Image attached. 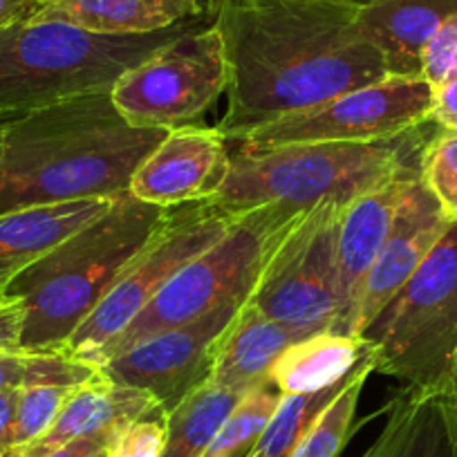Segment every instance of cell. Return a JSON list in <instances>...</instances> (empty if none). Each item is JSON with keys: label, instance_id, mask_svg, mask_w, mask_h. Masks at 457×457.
<instances>
[{"label": "cell", "instance_id": "6da1fadb", "mask_svg": "<svg viewBox=\"0 0 457 457\" xmlns=\"http://www.w3.org/2000/svg\"><path fill=\"white\" fill-rule=\"evenodd\" d=\"M357 0H215L227 61V142L296 110L390 77L361 34Z\"/></svg>", "mask_w": 457, "mask_h": 457}, {"label": "cell", "instance_id": "7a4b0ae2", "mask_svg": "<svg viewBox=\"0 0 457 457\" xmlns=\"http://www.w3.org/2000/svg\"><path fill=\"white\" fill-rule=\"evenodd\" d=\"M166 133L130 126L110 87L10 121L0 137V215L126 195L135 170Z\"/></svg>", "mask_w": 457, "mask_h": 457}, {"label": "cell", "instance_id": "3957f363", "mask_svg": "<svg viewBox=\"0 0 457 457\" xmlns=\"http://www.w3.org/2000/svg\"><path fill=\"white\" fill-rule=\"evenodd\" d=\"M164 213L166 209L126 193L21 271L7 287L25 307L21 348H63L151 238Z\"/></svg>", "mask_w": 457, "mask_h": 457}, {"label": "cell", "instance_id": "277c9868", "mask_svg": "<svg viewBox=\"0 0 457 457\" xmlns=\"http://www.w3.org/2000/svg\"><path fill=\"white\" fill-rule=\"evenodd\" d=\"M437 124L426 121L402 137L370 144H289L231 155L228 173L211 200L227 215L262 204L310 211L320 204L345 206L363 193L420 164Z\"/></svg>", "mask_w": 457, "mask_h": 457}, {"label": "cell", "instance_id": "5b68a950", "mask_svg": "<svg viewBox=\"0 0 457 457\" xmlns=\"http://www.w3.org/2000/svg\"><path fill=\"white\" fill-rule=\"evenodd\" d=\"M206 16L139 37H105L29 19L0 32V124L112 83Z\"/></svg>", "mask_w": 457, "mask_h": 457}, {"label": "cell", "instance_id": "8992f818", "mask_svg": "<svg viewBox=\"0 0 457 457\" xmlns=\"http://www.w3.org/2000/svg\"><path fill=\"white\" fill-rule=\"evenodd\" d=\"M375 372L417 395H453L457 381V222L361 332Z\"/></svg>", "mask_w": 457, "mask_h": 457}, {"label": "cell", "instance_id": "52a82bcc", "mask_svg": "<svg viewBox=\"0 0 457 457\" xmlns=\"http://www.w3.org/2000/svg\"><path fill=\"white\" fill-rule=\"evenodd\" d=\"M303 213L307 211L274 202L236 215L218 243L175 271L137 319L101 353L96 366L142 338L191 323L227 303L247 301L265 262Z\"/></svg>", "mask_w": 457, "mask_h": 457}, {"label": "cell", "instance_id": "ba28073f", "mask_svg": "<svg viewBox=\"0 0 457 457\" xmlns=\"http://www.w3.org/2000/svg\"><path fill=\"white\" fill-rule=\"evenodd\" d=\"M234 218L206 200L166 209L151 238L61 350L96 366L101 353L137 319L175 271L218 243Z\"/></svg>", "mask_w": 457, "mask_h": 457}, {"label": "cell", "instance_id": "9c48e42d", "mask_svg": "<svg viewBox=\"0 0 457 457\" xmlns=\"http://www.w3.org/2000/svg\"><path fill=\"white\" fill-rule=\"evenodd\" d=\"M222 38L211 16L126 70L110 87L114 108L135 129L195 124L227 92Z\"/></svg>", "mask_w": 457, "mask_h": 457}, {"label": "cell", "instance_id": "30bf717a", "mask_svg": "<svg viewBox=\"0 0 457 457\" xmlns=\"http://www.w3.org/2000/svg\"><path fill=\"white\" fill-rule=\"evenodd\" d=\"M430 112L433 86L424 77L390 74L258 126L236 144L247 151L289 144H370L420 129L430 121Z\"/></svg>", "mask_w": 457, "mask_h": 457}, {"label": "cell", "instance_id": "8fae6325", "mask_svg": "<svg viewBox=\"0 0 457 457\" xmlns=\"http://www.w3.org/2000/svg\"><path fill=\"white\" fill-rule=\"evenodd\" d=\"M338 204L303 213L262 267L249 305L292 329L298 338L334 329L338 316Z\"/></svg>", "mask_w": 457, "mask_h": 457}, {"label": "cell", "instance_id": "7c38bea8", "mask_svg": "<svg viewBox=\"0 0 457 457\" xmlns=\"http://www.w3.org/2000/svg\"><path fill=\"white\" fill-rule=\"evenodd\" d=\"M243 303H227L191 323L142 338L105 359L101 372L114 384L151 393L164 412L173 411L191 390L209 381L215 343Z\"/></svg>", "mask_w": 457, "mask_h": 457}, {"label": "cell", "instance_id": "4fadbf2b", "mask_svg": "<svg viewBox=\"0 0 457 457\" xmlns=\"http://www.w3.org/2000/svg\"><path fill=\"white\" fill-rule=\"evenodd\" d=\"M231 164L228 142L218 129L188 124L169 130L139 164L129 193L160 209L211 200Z\"/></svg>", "mask_w": 457, "mask_h": 457}, {"label": "cell", "instance_id": "5bb4252c", "mask_svg": "<svg viewBox=\"0 0 457 457\" xmlns=\"http://www.w3.org/2000/svg\"><path fill=\"white\" fill-rule=\"evenodd\" d=\"M420 170L421 162L341 209L337 234L338 316L332 332L343 337H359L357 316L366 283L390 234L403 188L408 179Z\"/></svg>", "mask_w": 457, "mask_h": 457}, {"label": "cell", "instance_id": "9a60e30c", "mask_svg": "<svg viewBox=\"0 0 457 457\" xmlns=\"http://www.w3.org/2000/svg\"><path fill=\"white\" fill-rule=\"evenodd\" d=\"M448 227L451 220L439 206L437 197L424 184L420 170L408 179L403 188L390 234L366 283L357 316L359 337L420 270Z\"/></svg>", "mask_w": 457, "mask_h": 457}, {"label": "cell", "instance_id": "2e32d148", "mask_svg": "<svg viewBox=\"0 0 457 457\" xmlns=\"http://www.w3.org/2000/svg\"><path fill=\"white\" fill-rule=\"evenodd\" d=\"M160 411L164 408L151 393L114 384L101 372L96 379L74 388L59 420L38 442L7 457H43L70 439L117 435L124 426Z\"/></svg>", "mask_w": 457, "mask_h": 457}, {"label": "cell", "instance_id": "e0dca14e", "mask_svg": "<svg viewBox=\"0 0 457 457\" xmlns=\"http://www.w3.org/2000/svg\"><path fill=\"white\" fill-rule=\"evenodd\" d=\"M457 0H372L359 7L363 37L381 52L388 74L421 77V52L448 19Z\"/></svg>", "mask_w": 457, "mask_h": 457}, {"label": "cell", "instance_id": "ac0fdd59", "mask_svg": "<svg viewBox=\"0 0 457 457\" xmlns=\"http://www.w3.org/2000/svg\"><path fill=\"white\" fill-rule=\"evenodd\" d=\"M296 341L292 329L245 301L215 343L209 381L238 393L271 384V368Z\"/></svg>", "mask_w": 457, "mask_h": 457}, {"label": "cell", "instance_id": "d6986e66", "mask_svg": "<svg viewBox=\"0 0 457 457\" xmlns=\"http://www.w3.org/2000/svg\"><path fill=\"white\" fill-rule=\"evenodd\" d=\"M114 200L61 202L0 215V296L21 271L99 218Z\"/></svg>", "mask_w": 457, "mask_h": 457}, {"label": "cell", "instance_id": "ffe728a7", "mask_svg": "<svg viewBox=\"0 0 457 457\" xmlns=\"http://www.w3.org/2000/svg\"><path fill=\"white\" fill-rule=\"evenodd\" d=\"M209 14V0H50L37 21H59L105 37H139Z\"/></svg>", "mask_w": 457, "mask_h": 457}, {"label": "cell", "instance_id": "44dd1931", "mask_svg": "<svg viewBox=\"0 0 457 457\" xmlns=\"http://www.w3.org/2000/svg\"><path fill=\"white\" fill-rule=\"evenodd\" d=\"M363 457H457V420L451 395L399 390L388 420Z\"/></svg>", "mask_w": 457, "mask_h": 457}, {"label": "cell", "instance_id": "7402d4cb", "mask_svg": "<svg viewBox=\"0 0 457 457\" xmlns=\"http://www.w3.org/2000/svg\"><path fill=\"white\" fill-rule=\"evenodd\" d=\"M372 350L363 337H343L325 329L298 338L271 368V386L280 395H312L348 379Z\"/></svg>", "mask_w": 457, "mask_h": 457}, {"label": "cell", "instance_id": "603a6c76", "mask_svg": "<svg viewBox=\"0 0 457 457\" xmlns=\"http://www.w3.org/2000/svg\"><path fill=\"white\" fill-rule=\"evenodd\" d=\"M245 393L204 381L166 412V446L160 457H202Z\"/></svg>", "mask_w": 457, "mask_h": 457}, {"label": "cell", "instance_id": "cb8c5ba5", "mask_svg": "<svg viewBox=\"0 0 457 457\" xmlns=\"http://www.w3.org/2000/svg\"><path fill=\"white\" fill-rule=\"evenodd\" d=\"M375 366L377 354L372 348L361 359V363L350 372L337 397L307 426L289 457H338V453L343 451V446L348 444L350 435H353L359 399H361L368 377L375 372Z\"/></svg>", "mask_w": 457, "mask_h": 457}, {"label": "cell", "instance_id": "d4e9b609", "mask_svg": "<svg viewBox=\"0 0 457 457\" xmlns=\"http://www.w3.org/2000/svg\"><path fill=\"white\" fill-rule=\"evenodd\" d=\"M99 375V366L65 350L21 348L0 354V393L34 386H83Z\"/></svg>", "mask_w": 457, "mask_h": 457}, {"label": "cell", "instance_id": "484cf974", "mask_svg": "<svg viewBox=\"0 0 457 457\" xmlns=\"http://www.w3.org/2000/svg\"><path fill=\"white\" fill-rule=\"evenodd\" d=\"M421 77L433 86L430 120L457 130V16L448 19L421 52Z\"/></svg>", "mask_w": 457, "mask_h": 457}, {"label": "cell", "instance_id": "4316f807", "mask_svg": "<svg viewBox=\"0 0 457 457\" xmlns=\"http://www.w3.org/2000/svg\"><path fill=\"white\" fill-rule=\"evenodd\" d=\"M283 395L262 384L243 395L202 457H245L265 433Z\"/></svg>", "mask_w": 457, "mask_h": 457}, {"label": "cell", "instance_id": "83f0119b", "mask_svg": "<svg viewBox=\"0 0 457 457\" xmlns=\"http://www.w3.org/2000/svg\"><path fill=\"white\" fill-rule=\"evenodd\" d=\"M350 377V375H348ZM345 381L328 390H319L312 395H283L276 408L274 417L267 424L265 433L261 435L252 451L245 457H289L292 455L294 446L307 426L316 420L320 411L332 402L343 388Z\"/></svg>", "mask_w": 457, "mask_h": 457}, {"label": "cell", "instance_id": "f1b7e54d", "mask_svg": "<svg viewBox=\"0 0 457 457\" xmlns=\"http://www.w3.org/2000/svg\"><path fill=\"white\" fill-rule=\"evenodd\" d=\"M74 388H79V386H34V388L21 390L7 455L38 442L59 420L61 411L68 403Z\"/></svg>", "mask_w": 457, "mask_h": 457}, {"label": "cell", "instance_id": "f546056e", "mask_svg": "<svg viewBox=\"0 0 457 457\" xmlns=\"http://www.w3.org/2000/svg\"><path fill=\"white\" fill-rule=\"evenodd\" d=\"M421 179L448 220L457 222V130L437 126L421 153Z\"/></svg>", "mask_w": 457, "mask_h": 457}, {"label": "cell", "instance_id": "4dcf8cb0", "mask_svg": "<svg viewBox=\"0 0 457 457\" xmlns=\"http://www.w3.org/2000/svg\"><path fill=\"white\" fill-rule=\"evenodd\" d=\"M166 446V412L124 426L110 442L108 457H160Z\"/></svg>", "mask_w": 457, "mask_h": 457}, {"label": "cell", "instance_id": "1f68e13d", "mask_svg": "<svg viewBox=\"0 0 457 457\" xmlns=\"http://www.w3.org/2000/svg\"><path fill=\"white\" fill-rule=\"evenodd\" d=\"M25 307L21 298L12 294L0 296V354L21 350V337H23Z\"/></svg>", "mask_w": 457, "mask_h": 457}, {"label": "cell", "instance_id": "d6a6232c", "mask_svg": "<svg viewBox=\"0 0 457 457\" xmlns=\"http://www.w3.org/2000/svg\"><path fill=\"white\" fill-rule=\"evenodd\" d=\"M114 435H96V437H79L52 448L43 457H108L110 442Z\"/></svg>", "mask_w": 457, "mask_h": 457}, {"label": "cell", "instance_id": "836d02e7", "mask_svg": "<svg viewBox=\"0 0 457 457\" xmlns=\"http://www.w3.org/2000/svg\"><path fill=\"white\" fill-rule=\"evenodd\" d=\"M41 7L43 5L37 0H0V32H5L16 23L29 21L38 14Z\"/></svg>", "mask_w": 457, "mask_h": 457}, {"label": "cell", "instance_id": "e575fe53", "mask_svg": "<svg viewBox=\"0 0 457 457\" xmlns=\"http://www.w3.org/2000/svg\"><path fill=\"white\" fill-rule=\"evenodd\" d=\"M21 390H5L0 393V448L10 451V435L14 428L16 408H19Z\"/></svg>", "mask_w": 457, "mask_h": 457}, {"label": "cell", "instance_id": "d590c367", "mask_svg": "<svg viewBox=\"0 0 457 457\" xmlns=\"http://www.w3.org/2000/svg\"><path fill=\"white\" fill-rule=\"evenodd\" d=\"M451 399H453V411H455V420H457V397H453L451 395Z\"/></svg>", "mask_w": 457, "mask_h": 457}, {"label": "cell", "instance_id": "8d00e7d4", "mask_svg": "<svg viewBox=\"0 0 457 457\" xmlns=\"http://www.w3.org/2000/svg\"><path fill=\"white\" fill-rule=\"evenodd\" d=\"M0 457H7V451H5V448H0Z\"/></svg>", "mask_w": 457, "mask_h": 457}, {"label": "cell", "instance_id": "74e56055", "mask_svg": "<svg viewBox=\"0 0 457 457\" xmlns=\"http://www.w3.org/2000/svg\"><path fill=\"white\" fill-rule=\"evenodd\" d=\"M37 3H41V5H46V3H50V0H37Z\"/></svg>", "mask_w": 457, "mask_h": 457}, {"label": "cell", "instance_id": "f35d334b", "mask_svg": "<svg viewBox=\"0 0 457 457\" xmlns=\"http://www.w3.org/2000/svg\"><path fill=\"white\" fill-rule=\"evenodd\" d=\"M453 397H457V381H455V390H453Z\"/></svg>", "mask_w": 457, "mask_h": 457}, {"label": "cell", "instance_id": "ab89813d", "mask_svg": "<svg viewBox=\"0 0 457 457\" xmlns=\"http://www.w3.org/2000/svg\"><path fill=\"white\" fill-rule=\"evenodd\" d=\"M3 129H5V124H0V137H3Z\"/></svg>", "mask_w": 457, "mask_h": 457}, {"label": "cell", "instance_id": "60d3db41", "mask_svg": "<svg viewBox=\"0 0 457 457\" xmlns=\"http://www.w3.org/2000/svg\"><path fill=\"white\" fill-rule=\"evenodd\" d=\"M357 3H361V5H363V3H372V0H357Z\"/></svg>", "mask_w": 457, "mask_h": 457}, {"label": "cell", "instance_id": "b9f144b4", "mask_svg": "<svg viewBox=\"0 0 457 457\" xmlns=\"http://www.w3.org/2000/svg\"><path fill=\"white\" fill-rule=\"evenodd\" d=\"M211 3H215V0H209V5H211Z\"/></svg>", "mask_w": 457, "mask_h": 457}]
</instances>
